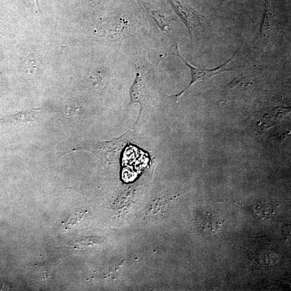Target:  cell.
Returning <instances> with one entry per match:
<instances>
[{"label":"cell","instance_id":"1","mask_svg":"<svg viewBox=\"0 0 291 291\" xmlns=\"http://www.w3.org/2000/svg\"><path fill=\"white\" fill-rule=\"evenodd\" d=\"M138 24L128 16L116 14L101 21L96 27L94 36L102 43H116L132 37Z\"/></svg>","mask_w":291,"mask_h":291},{"label":"cell","instance_id":"2","mask_svg":"<svg viewBox=\"0 0 291 291\" xmlns=\"http://www.w3.org/2000/svg\"><path fill=\"white\" fill-rule=\"evenodd\" d=\"M158 62L136 64V77L130 89V103H138L142 109L146 108L152 98L154 87L155 69ZM159 63V62H158Z\"/></svg>","mask_w":291,"mask_h":291},{"label":"cell","instance_id":"3","mask_svg":"<svg viewBox=\"0 0 291 291\" xmlns=\"http://www.w3.org/2000/svg\"><path fill=\"white\" fill-rule=\"evenodd\" d=\"M240 48L234 52L226 62H225L219 67L214 68V69H206L204 68H196L194 67L193 65L191 64L190 63L188 62L181 55L179 48V44L177 43L173 48L172 51V55L176 56V57L181 59L189 67L191 70L192 74V80L189 84L186 89L179 93L176 94V95L172 96H166V100L168 101V104L170 105H174L180 99L181 96L183 95L184 93L188 90L195 83L200 82L208 80L214 76H217V75L221 74L225 72L230 71L232 70V69H227V67L228 64L233 61L235 57V55L239 51Z\"/></svg>","mask_w":291,"mask_h":291},{"label":"cell","instance_id":"4","mask_svg":"<svg viewBox=\"0 0 291 291\" xmlns=\"http://www.w3.org/2000/svg\"><path fill=\"white\" fill-rule=\"evenodd\" d=\"M195 221L200 231L208 236L219 232L225 222L220 217L209 212L198 214Z\"/></svg>","mask_w":291,"mask_h":291},{"label":"cell","instance_id":"5","mask_svg":"<svg viewBox=\"0 0 291 291\" xmlns=\"http://www.w3.org/2000/svg\"><path fill=\"white\" fill-rule=\"evenodd\" d=\"M145 7L150 22L154 28V31L159 36L160 33L166 34L167 28L170 27L168 20L159 8L151 3L150 0H141Z\"/></svg>","mask_w":291,"mask_h":291},{"label":"cell","instance_id":"6","mask_svg":"<svg viewBox=\"0 0 291 291\" xmlns=\"http://www.w3.org/2000/svg\"><path fill=\"white\" fill-rule=\"evenodd\" d=\"M41 114V109L20 112L17 114L0 119V123L14 124L30 123L38 119Z\"/></svg>","mask_w":291,"mask_h":291},{"label":"cell","instance_id":"7","mask_svg":"<svg viewBox=\"0 0 291 291\" xmlns=\"http://www.w3.org/2000/svg\"><path fill=\"white\" fill-rule=\"evenodd\" d=\"M110 67H100L94 70L88 76V81L94 84L95 87H101L109 79L110 73Z\"/></svg>","mask_w":291,"mask_h":291},{"label":"cell","instance_id":"8","mask_svg":"<svg viewBox=\"0 0 291 291\" xmlns=\"http://www.w3.org/2000/svg\"><path fill=\"white\" fill-rule=\"evenodd\" d=\"M80 107L76 102L69 101L63 107L61 114L66 118L72 117L77 114Z\"/></svg>","mask_w":291,"mask_h":291}]
</instances>
